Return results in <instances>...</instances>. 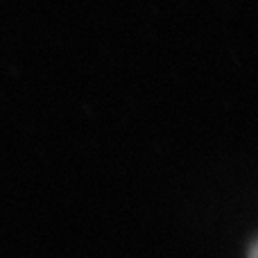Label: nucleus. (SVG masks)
<instances>
[{
  "instance_id": "nucleus-1",
  "label": "nucleus",
  "mask_w": 258,
  "mask_h": 258,
  "mask_svg": "<svg viewBox=\"0 0 258 258\" xmlns=\"http://www.w3.org/2000/svg\"><path fill=\"white\" fill-rule=\"evenodd\" d=\"M249 258H258V240L251 245V249H249Z\"/></svg>"
}]
</instances>
